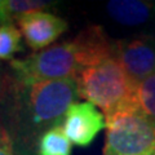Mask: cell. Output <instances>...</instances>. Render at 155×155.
I'll use <instances>...</instances> for the list:
<instances>
[{
	"label": "cell",
	"instance_id": "cell-13",
	"mask_svg": "<svg viewBox=\"0 0 155 155\" xmlns=\"http://www.w3.org/2000/svg\"><path fill=\"white\" fill-rule=\"evenodd\" d=\"M0 155H27V151L19 147L5 130L0 140Z\"/></svg>",
	"mask_w": 155,
	"mask_h": 155
},
{
	"label": "cell",
	"instance_id": "cell-11",
	"mask_svg": "<svg viewBox=\"0 0 155 155\" xmlns=\"http://www.w3.org/2000/svg\"><path fill=\"white\" fill-rule=\"evenodd\" d=\"M22 51V35L13 23L0 26V61L12 60Z\"/></svg>",
	"mask_w": 155,
	"mask_h": 155
},
{
	"label": "cell",
	"instance_id": "cell-5",
	"mask_svg": "<svg viewBox=\"0 0 155 155\" xmlns=\"http://www.w3.org/2000/svg\"><path fill=\"white\" fill-rule=\"evenodd\" d=\"M114 56L136 85L155 75V39L151 36L114 41Z\"/></svg>",
	"mask_w": 155,
	"mask_h": 155
},
{
	"label": "cell",
	"instance_id": "cell-4",
	"mask_svg": "<svg viewBox=\"0 0 155 155\" xmlns=\"http://www.w3.org/2000/svg\"><path fill=\"white\" fill-rule=\"evenodd\" d=\"M155 151V124L136 105L106 118L102 155H150Z\"/></svg>",
	"mask_w": 155,
	"mask_h": 155
},
{
	"label": "cell",
	"instance_id": "cell-16",
	"mask_svg": "<svg viewBox=\"0 0 155 155\" xmlns=\"http://www.w3.org/2000/svg\"><path fill=\"white\" fill-rule=\"evenodd\" d=\"M2 79H3V76H0V84H2Z\"/></svg>",
	"mask_w": 155,
	"mask_h": 155
},
{
	"label": "cell",
	"instance_id": "cell-8",
	"mask_svg": "<svg viewBox=\"0 0 155 155\" xmlns=\"http://www.w3.org/2000/svg\"><path fill=\"white\" fill-rule=\"evenodd\" d=\"M154 8L153 3L141 0H111L106 4L109 16L124 26H138L147 22Z\"/></svg>",
	"mask_w": 155,
	"mask_h": 155
},
{
	"label": "cell",
	"instance_id": "cell-1",
	"mask_svg": "<svg viewBox=\"0 0 155 155\" xmlns=\"http://www.w3.org/2000/svg\"><path fill=\"white\" fill-rule=\"evenodd\" d=\"M76 79L21 83L3 76L0 110L12 140L28 153L47 130L61 125L69 107L78 98Z\"/></svg>",
	"mask_w": 155,
	"mask_h": 155
},
{
	"label": "cell",
	"instance_id": "cell-9",
	"mask_svg": "<svg viewBox=\"0 0 155 155\" xmlns=\"http://www.w3.org/2000/svg\"><path fill=\"white\" fill-rule=\"evenodd\" d=\"M71 142L61 125L52 128L36 142V155H71Z\"/></svg>",
	"mask_w": 155,
	"mask_h": 155
},
{
	"label": "cell",
	"instance_id": "cell-14",
	"mask_svg": "<svg viewBox=\"0 0 155 155\" xmlns=\"http://www.w3.org/2000/svg\"><path fill=\"white\" fill-rule=\"evenodd\" d=\"M12 23V19L9 17L8 8H7V0H0V26Z\"/></svg>",
	"mask_w": 155,
	"mask_h": 155
},
{
	"label": "cell",
	"instance_id": "cell-17",
	"mask_svg": "<svg viewBox=\"0 0 155 155\" xmlns=\"http://www.w3.org/2000/svg\"><path fill=\"white\" fill-rule=\"evenodd\" d=\"M150 155H155V151H154V153H153V154H150Z\"/></svg>",
	"mask_w": 155,
	"mask_h": 155
},
{
	"label": "cell",
	"instance_id": "cell-7",
	"mask_svg": "<svg viewBox=\"0 0 155 155\" xmlns=\"http://www.w3.org/2000/svg\"><path fill=\"white\" fill-rule=\"evenodd\" d=\"M17 25L26 44L35 52L49 48L69 27L64 18L47 11L25 14L17 19Z\"/></svg>",
	"mask_w": 155,
	"mask_h": 155
},
{
	"label": "cell",
	"instance_id": "cell-15",
	"mask_svg": "<svg viewBox=\"0 0 155 155\" xmlns=\"http://www.w3.org/2000/svg\"><path fill=\"white\" fill-rule=\"evenodd\" d=\"M4 132H5V128H4V125H3V122H2V119H0V140H2V137H3Z\"/></svg>",
	"mask_w": 155,
	"mask_h": 155
},
{
	"label": "cell",
	"instance_id": "cell-10",
	"mask_svg": "<svg viewBox=\"0 0 155 155\" xmlns=\"http://www.w3.org/2000/svg\"><path fill=\"white\" fill-rule=\"evenodd\" d=\"M134 105L155 124V75L137 84L134 93Z\"/></svg>",
	"mask_w": 155,
	"mask_h": 155
},
{
	"label": "cell",
	"instance_id": "cell-2",
	"mask_svg": "<svg viewBox=\"0 0 155 155\" xmlns=\"http://www.w3.org/2000/svg\"><path fill=\"white\" fill-rule=\"evenodd\" d=\"M114 54V41L100 26H89L74 39L11 61L12 76L21 83L76 79L85 67Z\"/></svg>",
	"mask_w": 155,
	"mask_h": 155
},
{
	"label": "cell",
	"instance_id": "cell-3",
	"mask_svg": "<svg viewBox=\"0 0 155 155\" xmlns=\"http://www.w3.org/2000/svg\"><path fill=\"white\" fill-rule=\"evenodd\" d=\"M79 97L100 107L105 119L134 106L136 85L114 54L85 67L76 78Z\"/></svg>",
	"mask_w": 155,
	"mask_h": 155
},
{
	"label": "cell",
	"instance_id": "cell-12",
	"mask_svg": "<svg viewBox=\"0 0 155 155\" xmlns=\"http://www.w3.org/2000/svg\"><path fill=\"white\" fill-rule=\"evenodd\" d=\"M54 2L45 0H7V8L11 19H17L32 12H41L51 8Z\"/></svg>",
	"mask_w": 155,
	"mask_h": 155
},
{
	"label": "cell",
	"instance_id": "cell-6",
	"mask_svg": "<svg viewBox=\"0 0 155 155\" xmlns=\"http://www.w3.org/2000/svg\"><path fill=\"white\" fill-rule=\"evenodd\" d=\"M61 127L71 143L87 147L106 127V119L93 104L74 102L67 110Z\"/></svg>",
	"mask_w": 155,
	"mask_h": 155
}]
</instances>
